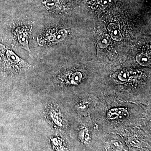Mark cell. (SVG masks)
Returning a JSON list of instances; mask_svg holds the SVG:
<instances>
[{"instance_id": "1", "label": "cell", "mask_w": 151, "mask_h": 151, "mask_svg": "<svg viewBox=\"0 0 151 151\" xmlns=\"http://www.w3.org/2000/svg\"><path fill=\"white\" fill-rule=\"evenodd\" d=\"M0 63L9 73L17 74L28 70L32 65L17 55L8 47L0 44Z\"/></svg>"}, {"instance_id": "2", "label": "cell", "mask_w": 151, "mask_h": 151, "mask_svg": "<svg viewBox=\"0 0 151 151\" xmlns=\"http://www.w3.org/2000/svg\"><path fill=\"white\" fill-rule=\"evenodd\" d=\"M57 111L55 107L48 105L45 108L44 114L48 122L57 127H62L63 125V120L60 113Z\"/></svg>"}, {"instance_id": "3", "label": "cell", "mask_w": 151, "mask_h": 151, "mask_svg": "<svg viewBox=\"0 0 151 151\" xmlns=\"http://www.w3.org/2000/svg\"><path fill=\"white\" fill-rule=\"evenodd\" d=\"M31 29L27 26H19L16 29L18 40L21 47L31 53L29 46V37Z\"/></svg>"}, {"instance_id": "4", "label": "cell", "mask_w": 151, "mask_h": 151, "mask_svg": "<svg viewBox=\"0 0 151 151\" xmlns=\"http://www.w3.org/2000/svg\"><path fill=\"white\" fill-rule=\"evenodd\" d=\"M128 115L129 113L127 109L120 108L111 109L108 112L107 117L110 119H122L126 118Z\"/></svg>"}, {"instance_id": "5", "label": "cell", "mask_w": 151, "mask_h": 151, "mask_svg": "<svg viewBox=\"0 0 151 151\" xmlns=\"http://www.w3.org/2000/svg\"><path fill=\"white\" fill-rule=\"evenodd\" d=\"M108 29L111 37L114 40L120 41L122 40V36L119 25L111 23L108 25Z\"/></svg>"}, {"instance_id": "6", "label": "cell", "mask_w": 151, "mask_h": 151, "mask_svg": "<svg viewBox=\"0 0 151 151\" xmlns=\"http://www.w3.org/2000/svg\"><path fill=\"white\" fill-rule=\"evenodd\" d=\"M43 3L47 9L52 12H58L61 9L59 0H45Z\"/></svg>"}, {"instance_id": "7", "label": "cell", "mask_w": 151, "mask_h": 151, "mask_svg": "<svg viewBox=\"0 0 151 151\" xmlns=\"http://www.w3.org/2000/svg\"><path fill=\"white\" fill-rule=\"evenodd\" d=\"M136 59L138 63L142 66H147L151 63L150 58L145 53L138 54Z\"/></svg>"}, {"instance_id": "8", "label": "cell", "mask_w": 151, "mask_h": 151, "mask_svg": "<svg viewBox=\"0 0 151 151\" xmlns=\"http://www.w3.org/2000/svg\"><path fill=\"white\" fill-rule=\"evenodd\" d=\"M98 41L100 47L105 48L109 45L111 40L108 35L107 34H104L99 36Z\"/></svg>"}, {"instance_id": "9", "label": "cell", "mask_w": 151, "mask_h": 151, "mask_svg": "<svg viewBox=\"0 0 151 151\" xmlns=\"http://www.w3.org/2000/svg\"><path fill=\"white\" fill-rule=\"evenodd\" d=\"M82 73L79 71L74 72L70 76V81L71 84L76 85L79 84L82 80Z\"/></svg>"}, {"instance_id": "10", "label": "cell", "mask_w": 151, "mask_h": 151, "mask_svg": "<svg viewBox=\"0 0 151 151\" xmlns=\"http://www.w3.org/2000/svg\"><path fill=\"white\" fill-rule=\"evenodd\" d=\"M111 146L113 150L116 151H121L123 150V146L122 143L118 140H113L110 142Z\"/></svg>"}, {"instance_id": "11", "label": "cell", "mask_w": 151, "mask_h": 151, "mask_svg": "<svg viewBox=\"0 0 151 151\" xmlns=\"http://www.w3.org/2000/svg\"><path fill=\"white\" fill-rule=\"evenodd\" d=\"M111 1V0H97V4L100 9H103L109 5Z\"/></svg>"}, {"instance_id": "12", "label": "cell", "mask_w": 151, "mask_h": 151, "mask_svg": "<svg viewBox=\"0 0 151 151\" xmlns=\"http://www.w3.org/2000/svg\"><path fill=\"white\" fill-rule=\"evenodd\" d=\"M130 76V73L128 71H122L119 73V79L122 81H125L129 78Z\"/></svg>"}]
</instances>
